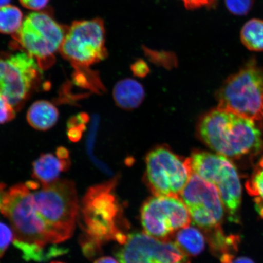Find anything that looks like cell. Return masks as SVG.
Returning <instances> with one entry per match:
<instances>
[{
  "mask_svg": "<svg viewBox=\"0 0 263 263\" xmlns=\"http://www.w3.org/2000/svg\"><path fill=\"white\" fill-rule=\"evenodd\" d=\"M141 221L147 235L170 240L174 233L189 227L191 216L180 197L154 196L141 206Z\"/></svg>",
  "mask_w": 263,
  "mask_h": 263,
  "instance_id": "cell-9",
  "label": "cell"
},
{
  "mask_svg": "<svg viewBox=\"0 0 263 263\" xmlns=\"http://www.w3.org/2000/svg\"><path fill=\"white\" fill-rule=\"evenodd\" d=\"M22 13L18 8L11 5L0 7V32L13 34L22 25Z\"/></svg>",
  "mask_w": 263,
  "mask_h": 263,
  "instance_id": "cell-19",
  "label": "cell"
},
{
  "mask_svg": "<svg viewBox=\"0 0 263 263\" xmlns=\"http://www.w3.org/2000/svg\"><path fill=\"white\" fill-rule=\"evenodd\" d=\"M48 2L49 0H20V2L24 7L31 10L44 8Z\"/></svg>",
  "mask_w": 263,
  "mask_h": 263,
  "instance_id": "cell-26",
  "label": "cell"
},
{
  "mask_svg": "<svg viewBox=\"0 0 263 263\" xmlns=\"http://www.w3.org/2000/svg\"><path fill=\"white\" fill-rule=\"evenodd\" d=\"M132 70L137 77H144L149 73V69L145 62L143 60H138L132 65Z\"/></svg>",
  "mask_w": 263,
  "mask_h": 263,
  "instance_id": "cell-25",
  "label": "cell"
},
{
  "mask_svg": "<svg viewBox=\"0 0 263 263\" xmlns=\"http://www.w3.org/2000/svg\"><path fill=\"white\" fill-rule=\"evenodd\" d=\"M27 121L30 126L38 130H47L57 123L59 111L53 104L47 101L33 103L27 113Z\"/></svg>",
  "mask_w": 263,
  "mask_h": 263,
  "instance_id": "cell-15",
  "label": "cell"
},
{
  "mask_svg": "<svg viewBox=\"0 0 263 263\" xmlns=\"http://www.w3.org/2000/svg\"><path fill=\"white\" fill-rule=\"evenodd\" d=\"M65 36L64 28L51 16L45 13L32 12L15 32V39L44 68L53 61Z\"/></svg>",
  "mask_w": 263,
  "mask_h": 263,
  "instance_id": "cell-7",
  "label": "cell"
},
{
  "mask_svg": "<svg viewBox=\"0 0 263 263\" xmlns=\"http://www.w3.org/2000/svg\"><path fill=\"white\" fill-rule=\"evenodd\" d=\"M57 154L59 159L64 160L68 159V151L64 147H59Z\"/></svg>",
  "mask_w": 263,
  "mask_h": 263,
  "instance_id": "cell-29",
  "label": "cell"
},
{
  "mask_svg": "<svg viewBox=\"0 0 263 263\" xmlns=\"http://www.w3.org/2000/svg\"><path fill=\"white\" fill-rule=\"evenodd\" d=\"M68 163L53 154H43L33 163V176L42 185H48L58 180L60 174L68 169Z\"/></svg>",
  "mask_w": 263,
  "mask_h": 263,
  "instance_id": "cell-13",
  "label": "cell"
},
{
  "mask_svg": "<svg viewBox=\"0 0 263 263\" xmlns=\"http://www.w3.org/2000/svg\"><path fill=\"white\" fill-rule=\"evenodd\" d=\"M51 263H64V262H59V261H54V262H52Z\"/></svg>",
  "mask_w": 263,
  "mask_h": 263,
  "instance_id": "cell-33",
  "label": "cell"
},
{
  "mask_svg": "<svg viewBox=\"0 0 263 263\" xmlns=\"http://www.w3.org/2000/svg\"><path fill=\"white\" fill-rule=\"evenodd\" d=\"M254 0H225L227 8L232 14L245 15L251 11Z\"/></svg>",
  "mask_w": 263,
  "mask_h": 263,
  "instance_id": "cell-22",
  "label": "cell"
},
{
  "mask_svg": "<svg viewBox=\"0 0 263 263\" xmlns=\"http://www.w3.org/2000/svg\"><path fill=\"white\" fill-rule=\"evenodd\" d=\"M113 95L118 106L125 109H133L142 103L144 91L139 82L132 79H125L115 85Z\"/></svg>",
  "mask_w": 263,
  "mask_h": 263,
  "instance_id": "cell-14",
  "label": "cell"
},
{
  "mask_svg": "<svg viewBox=\"0 0 263 263\" xmlns=\"http://www.w3.org/2000/svg\"><path fill=\"white\" fill-rule=\"evenodd\" d=\"M13 244L16 249L20 250L22 254V257L26 261H34L35 262H45L51 258L67 254V249L62 248L57 245H53L45 249L34 243L22 241L14 238Z\"/></svg>",
  "mask_w": 263,
  "mask_h": 263,
  "instance_id": "cell-16",
  "label": "cell"
},
{
  "mask_svg": "<svg viewBox=\"0 0 263 263\" xmlns=\"http://www.w3.org/2000/svg\"><path fill=\"white\" fill-rule=\"evenodd\" d=\"M2 193V192H0V205H1V200H2V195H1Z\"/></svg>",
  "mask_w": 263,
  "mask_h": 263,
  "instance_id": "cell-32",
  "label": "cell"
},
{
  "mask_svg": "<svg viewBox=\"0 0 263 263\" xmlns=\"http://www.w3.org/2000/svg\"><path fill=\"white\" fill-rule=\"evenodd\" d=\"M117 179L91 187L80 207L81 236L102 248L105 243L115 241L123 244L127 237L129 223L115 194Z\"/></svg>",
  "mask_w": 263,
  "mask_h": 263,
  "instance_id": "cell-3",
  "label": "cell"
},
{
  "mask_svg": "<svg viewBox=\"0 0 263 263\" xmlns=\"http://www.w3.org/2000/svg\"><path fill=\"white\" fill-rule=\"evenodd\" d=\"M176 242L187 255L197 256L201 254L205 246V237L198 229L187 227L177 232Z\"/></svg>",
  "mask_w": 263,
  "mask_h": 263,
  "instance_id": "cell-17",
  "label": "cell"
},
{
  "mask_svg": "<svg viewBox=\"0 0 263 263\" xmlns=\"http://www.w3.org/2000/svg\"><path fill=\"white\" fill-rule=\"evenodd\" d=\"M60 51L76 68H87L106 59L103 21L74 22L65 34Z\"/></svg>",
  "mask_w": 263,
  "mask_h": 263,
  "instance_id": "cell-8",
  "label": "cell"
},
{
  "mask_svg": "<svg viewBox=\"0 0 263 263\" xmlns=\"http://www.w3.org/2000/svg\"><path fill=\"white\" fill-rule=\"evenodd\" d=\"M11 0H0V7L8 5Z\"/></svg>",
  "mask_w": 263,
  "mask_h": 263,
  "instance_id": "cell-31",
  "label": "cell"
},
{
  "mask_svg": "<svg viewBox=\"0 0 263 263\" xmlns=\"http://www.w3.org/2000/svg\"><path fill=\"white\" fill-rule=\"evenodd\" d=\"M192 173L218 190L230 221H241L242 186L237 169L228 157L218 154L196 151L189 158Z\"/></svg>",
  "mask_w": 263,
  "mask_h": 263,
  "instance_id": "cell-4",
  "label": "cell"
},
{
  "mask_svg": "<svg viewBox=\"0 0 263 263\" xmlns=\"http://www.w3.org/2000/svg\"><path fill=\"white\" fill-rule=\"evenodd\" d=\"M262 117H263V111H262Z\"/></svg>",
  "mask_w": 263,
  "mask_h": 263,
  "instance_id": "cell-34",
  "label": "cell"
},
{
  "mask_svg": "<svg viewBox=\"0 0 263 263\" xmlns=\"http://www.w3.org/2000/svg\"><path fill=\"white\" fill-rule=\"evenodd\" d=\"M41 68L27 52L0 58V96L13 107L27 96Z\"/></svg>",
  "mask_w": 263,
  "mask_h": 263,
  "instance_id": "cell-12",
  "label": "cell"
},
{
  "mask_svg": "<svg viewBox=\"0 0 263 263\" xmlns=\"http://www.w3.org/2000/svg\"><path fill=\"white\" fill-rule=\"evenodd\" d=\"M14 107L4 98L0 96V124L7 123L14 119Z\"/></svg>",
  "mask_w": 263,
  "mask_h": 263,
  "instance_id": "cell-24",
  "label": "cell"
},
{
  "mask_svg": "<svg viewBox=\"0 0 263 263\" xmlns=\"http://www.w3.org/2000/svg\"><path fill=\"white\" fill-rule=\"evenodd\" d=\"M180 198L188 209L191 219L204 233L221 228L225 209L212 183L192 173Z\"/></svg>",
  "mask_w": 263,
  "mask_h": 263,
  "instance_id": "cell-10",
  "label": "cell"
},
{
  "mask_svg": "<svg viewBox=\"0 0 263 263\" xmlns=\"http://www.w3.org/2000/svg\"><path fill=\"white\" fill-rule=\"evenodd\" d=\"M218 107L257 122L262 117L263 71L254 59L226 81L218 93Z\"/></svg>",
  "mask_w": 263,
  "mask_h": 263,
  "instance_id": "cell-5",
  "label": "cell"
},
{
  "mask_svg": "<svg viewBox=\"0 0 263 263\" xmlns=\"http://www.w3.org/2000/svg\"><path fill=\"white\" fill-rule=\"evenodd\" d=\"M231 263H255L252 259L245 257V256H241V257H238L233 258Z\"/></svg>",
  "mask_w": 263,
  "mask_h": 263,
  "instance_id": "cell-30",
  "label": "cell"
},
{
  "mask_svg": "<svg viewBox=\"0 0 263 263\" xmlns=\"http://www.w3.org/2000/svg\"><path fill=\"white\" fill-rule=\"evenodd\" d=\"M121 245L115 254L120 263H191L189 255L176 242L145 233L128 235Z\"/></svg>",
  "mask_w": 263,
  "mask_h": 263,
  "instance_id": "cell-11",
  "label": "cell"
},
{
  "mask_svg": "<svg viewBox=\"0 0 263 263\" xmlns=\"http://www.w3.org/2000/svg\"><path fill=\"white\" fill-rule=\"evenodd\" d=\"M250 196L255 197V208L263 206V157L255 167L254 172L246 183Z\"/></svg>",
  "mask_w": 263,
  "mask_h": 263,
  "instance_id": "cell-20",
  "label": "cell"
},
{
  "mask_svg": "<svg viewBox=\"0 0 263 263\" xmlns=\"http://www.w3.org/2000/svg\"><path fill=\"white\" fill-rule=\"evenodd\" d=\"M241 40L245 47L252 51H263V21L252 19L243 26Z\"/></svg>",
  "mask_w": 263,
  "mask_h": 263,
  "instance_id": "cell-18",
  "label": "cell"
},
{
  "mask_svg": "<svg viewBox=\"0 0 263 263\" xmlns=\"http://www.w3.org/2000/svg\"><path fill=\"white\" fill-rule=\"evenodd\" d=\"M40 187L33 181L12 186L2 195L0 210L11 222L15 239L46 247L71 237L80 206L71 180Z\"/></svg>",
  "mask_w": 263,
  "mask_h": 263,
  "instance_id": "cell-1",
  "label": "cell"
},
{
  "mask_svg": "<svg viewBox=\"0 0 263 263\" xmlns=\"http://www.w3.org/2000/svg\"><path fill=\"white\" fill-rule=\"evenodd\" d=\"M187 9H196L213 4L215 0H182Z\"/></svg>",
  "mask_w": 263,
  "mask_h": 263,
  "instance_id": "cell-27",
  "label": "cell"
},
{
  "mask_svg": "<svg viewBox=\"0 0 263 263\" xmlns=\"http://www.w3.org/2000/svg\"><path fill=\"white\" fill-rule=\"evenodd\" d=\"M255 122L218 107L201 118L197 129L200 139L217 154L239 159L263 149L261 132Z\"/></svg>",
  "mask_w": 263,
  "mask_h": 263,
  "instance_id": "cell-2",
  "label": "cell"
},
{
  "mask_svg": "<svg viewBox=\"0 0 263 263\" xmlns=\"http://www.w3.org/2000/svg\"><path fill=\"white\" fill-rule=\"evenodd\" d=\"M93 263H120L117 259L110 256H104L96 259Z\"/></svg>",
  "mask_w": 263,
  "mask_h": 263,
  "instance_id": "cell-28",
  "label": "cell"
},
{
  "mask_svg": "<svg viewBox=\"0 0 263 263\" xmlns=\"http://www.w3.org/2000/svg\"><path fill=\"white\" fill-rule=\"evenodd\" d=\"M14 239V233L5 223L0 221V258L4 255L6 250Z\"/></svg>",
  "mask_w": 263,
  "mask_h": 263,
  "instance_id": "cell-23",
  "label": "cell"
},
{
  "mask_svg": "<svg viewBox=\"0 0 263 263\" xmlns=\"http://www.w3.org/2000/svg\"><path fill=\"white\" fill-rule=\"evenodd\" d=\"M146 163V183L154 196L180 197L192 174L189 159L160 146L147 154Z\"/></svg>",
  "mask_w": 263,
  "mask_h": 263,
  "instance_id": "cell-6",
  "label": "cell"
},
{
  "mask_svg": "<svg viewBox=\"0 0 263 263\" xmlns=\"http://www.w3.org/2000/svg\"><path fill=\"white\" fill-rule=\"evenodd\" d=\"M144 51L146 57L156 64L167 68L174 67L177 64L176 55L172 52L154 51L146 48L144 49Z\"/></svg>",
  "mask_w": 263,
  "mask_h": 263,
  "instance_id": "cell-21",
  "label": "cell"
}]
</instances>
